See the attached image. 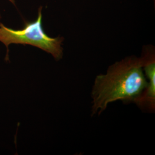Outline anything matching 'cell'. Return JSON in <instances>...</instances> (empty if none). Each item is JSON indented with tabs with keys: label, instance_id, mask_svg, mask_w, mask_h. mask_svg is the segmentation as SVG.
Segmentation results:
<instances>
[{
	"label": "cell",
	"instance_id": "cell-5",
	"mask_svg": "<svg viewBox=\"0 0 155 155\" xmlns=\"http://www.w3.org/2000/svg\"><path fill=\"white\" fill-rule=\"evenodd\" d=\"M1 14H0V20H1Z\"/></svg>",
	"mask_w": 155,
	"mask_h": 155
},
{
	"label": "cell",
	"instance_id": "cell-2",
	"mask_svg": "<svg viewBox=\"0 0 155 155\" xmlns=\"http://www.w3.org/2000/svg\"><path fill=\"white\" fill-rule=\"evenodd\" d=\"M43 7L38 9V16L33 21L25 22L24 28L13 29L0 22V42L6 48L5 61L9 60V47L11 45H29L50 54L56 61L63 55L64 38H52L45 32L43 27Z\"/></svg>",
	"mask_w": 155,
	"mask_h": 155
},
{
	"label": "cell",
	"instance_id": "cell-1",
	"mask_svg": "<svg viewBox=\"0 0 155 155\" xmlns=\"http://www.w3.org/2000/svg\"><path fill=\"white\" fill-rule=\"evenodd\" d=\"M143 59L127 57L111 66L105 75H98L93 89V114H99L114 101H134L147 86Z\"/></svg>",
	"mask_w": 155,
	"mask_h": 155
},
{
	"label": "cell",
	"instance_id": "cell-3",
	"mask_svg": "<svg viewBox=\"0 0 155 155\" xmlns=\"http://www.w3.org/2000/svg\"><path fill=\"white\" fill-rule=\"evenodd\" d=\"M143 68L149 82L143 92L134 100V102L145 109L154 110L155 105V50L152 46H145L142 55Z\"/></svg>",
	"mask_w": 155,
	"mask_h": 155
},
{
	"label": "cell",
	"instance_id": "cell-4",
	"mask_svg": "<svg viewBox=\"0 0 155 155\" xmlns=\"http://www.w3.org/2000/svg\"><path fill=\"white\" fill-rule=\"evenodd\" d=\"M152 1H153V2H154V5H155V0H152Z\"/></svg>",
	"mask_w": 155,
	"mask_h": 155
}]
</instances>
